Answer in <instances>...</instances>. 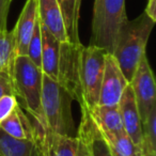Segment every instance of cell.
I'll use <instances>...</instances> for the list:
<instances>
[{
	"mask_svg": "<svg viewBox=\"0 0 156 156\" xmlns=\"http://www.w3.org/2000/svg\"><path fill=\"white\" fill-rule=\"evenodd\" d=\"M11 77L18 106L33 119L37 132L43 142L45 127L42 109L43 72L27 56H17L14 59Z\"/></svg>",
	"mask_w": 156,
	"mask_h": 156,
	"instance_id": "obj_1",
	"label": "cell"
},
{
	"mask_svg": "<svg viewBox=\"0 0 156 156\" xmlns=\"http://www.w3.org/2000/svg\"><path fill=\"white\" fill-rule=\"evenodd\" d=\"M155 23L145 13L133 20H127L118 37L115 51L111 55L117 60L123 75L129 83L141 59Z\"/></svg>",
	"mask_w": 156,
	"mask_h": 156,
	"instance_id": "obj_2",
	"label": "cell"
},
{
	"mask_svg": "<svg viewBox=\"0 0 156 156\" xmlns=\"http://www.w3.org/2000/svg\"><path fill=\"white\" fill-rule=\"evenodd\" d=\"M72 98L57 81L43 74L42 109L44 115L43 147L52 135L73 136L75 132L72 115Z\"/></svg>",
	"mask_w": 156,
	"mask_h": 156,
	"instance_id": "obj_3",
	"label": "cell"
},
{
	"mask_svg": "<svg viewBox=\"0 0 156 156\" xmlns=\"http://www.w3.org/2000/svg\"><path fill=\"white\" fill-rule=\"evenodd\" d=\"M128 20L125 0H94L92 34L89 45L115 51L122 27Z\"/></svg>",
	"mask_w": 156,
	"mask_h": 156,
	"instance_id": "obj_4",
	"label": "cell"
},
{
	"mask_svg": "<svg viewBox=\"0 0 156 156\" xmlns=\"http://www.w3.org/2000/svg\"><path fill=\"white\" fill-rule=\"evenodd\" d=\"M108 52L93 45L83 46L80 59L81 108L91 110L98 104L100 90Z\"/></svg>",
	"mask_w": 156,
	"mask_h": 156,
	"instance_id": "obj_5",
	"label": "cell"
},
{
	"mask_svg": "<svg viewBox=\"0 0 156 156\" xmlns=\"http://www.w3.org/2000/svg\"><path fill=\"white\" fill-rule=\"evenodd\" d=\"M83 45L81 43L61 42L58 62L57 83L71 95L72 100L81 105L80 59Z\"/></svg>",
	"mask_w": 156,
	"mask_h": 156,
	"instance_id": "obj_6",
	"label": "cell"
},
{
	"mask_svg": "<svg viewBox=\"0 0 156 156\" xmlns=\"http://www.w3.org/2000/svg\"><path fill=\"white\" fill-rule=\"evenodd\" d=\"M136 101L141 122L147 119L151 110L156 107V86L147 55L143 56L129 81Z\"/></svg>",
	"mask_w": 156,
	"mask_h": 156,
	"instance_id": "obj_7",
	"label": "cell"
},
{
	"mask_svg": "<svg viewBox=\"0 0 156 156\" xmlns=\"http://www.w3.org/2000/svg\"><path fill=\"white\" fill-rule=\"evenodd\" d=\"M128 83L113 55L107 54L98 105L118 106Z\"/></svg>",
	"mask_w": 156,
	"mask_h": 156,
	"instance_id": "obj_8",
	"label": "cell"
},
{
	"mask_svg": "<svg viewBox=\"0 0 156 156\" xmlns=\"http://www.w3.org/2000/svg\"><path fill=\"white\" fill-rule=\"evenodd\" d=\"M118 106L121 113L124 132L140 149L142 143V122H141L134 93L129 83L124 90Z\"/></svg>",
	"mask_w": 156,
	"mask_h": 156,
	"instance_id": "obj_9",
	"label": "cell"
},
{
	"mask_svg": "<svg viewBox=\"0 0 156 156\" xmlns=\"http://www.w3.org/2000/svg\"><path fill=\"white\" fill-rule=\"evenodd\" d=\"M37 20V0H26L22 13L13 29L15 37V57L27 56L29 42Z\"/></svg>",
	"mask_w": 156,
	"mask_h": 156,
	"instance_id": "obj_10",
	"label": "cell"
},
{
	"mask_svg": "<svg viewBox=\"0 0 156 156\" xmlns=\"http://www.w3.org/2000/svg\"><path fill=\"white\" fill-rule=\"evenodd\" d=\"M81 122L77 137L83 140L91 156H115L107 143L106 139L100 132L98 127L92 120L89 111L81 108Z\"/></svg>",
	"mask_w": 156,
	"mask_h": 156,
	"instance_id": "obj_11",
	"label": "cell"
},
{
	"mask_svg": "<svg viewBox=\"0 0 156 156\" xmlns=\"http://www.w3.org/2000/svg\"><path fill=\"white\" fill-rule=\"evenodd\" d=\"M37 13L42 25L60 42H67L66 29L57 0H37Z\"/></svg>",
	"mask_w": 156,
	"mask_h": 156,
	"instance_id": "obj_12",
	"label": "cell"
},
{
	"mask_svg": "<svg viewBox=\"0 0 156 156\" xmlns=\"http://www.w3.org/2000/svg\"><path fill=\"white\" fill-rule=\"evenodd\" d=\"M0 154L2 156H45L39 134L27 140H17L0 129Z\"/></svg>",
	"mask_w": 156,
	"mask_h": 156,
	"instance_id": "obj_13",
	"label": "cell"
},
{
	"mask_svg": "<svg viewBox=\"0 0 156 156\" xmlns=\"http://www.w3.org/2000/svg\"><path fill=\"white\" fill-rule=\"evenodd\" d=\"M42 34V55L41 69L44 75L57 81L58 76V62L61 42L55 37L44 25L41 24Z\"/></svg>",
	"mask_w": 156,
	"mask_h": 156,
	"instance_id": "obj_14",
	"label": "cell"
},
{
	"mask_svg": "<svg viewBox=\"0 0 156 156\" xmlns=\"http://www.w3.org/2000/svg\"><path fill=\"white\" fill-rule=\"evenodd\" d=\"M0 129L17 140H27L37 135V128L31 125L27 115L18 105L13 112L0 123Z\"/></svg>",
	"mask_w": 156,
	"mask_h": 156,
	"instance_id": "obj_15",
	"label": "cell"
},
{
	"mask_svg": "<svg viewBox=\"0 0 156 156\" xmlns=\"http://www.w3.org/2000/svg\"><path fill=\"white\" fill-rule=\"evenodd\" d=\"M88 111L102 134H117L124 130L119 106L96 105Z\"/></svg>",
	"mask_w": 156,
	"mask_h": 156,
	"instance_id": "obj_16",
	"label": "cell"
},
{
	"mask_svg": "<svg viewBox=\"0 0 156 156\" xmlns=\"http://www.w3.org/2000/svg\"><path fill=\"white\" fill-rule=\"evenodd\" d=\"M57 1L62 13L69 41L71 43H81L78 31L81 0H57Z\"/></svg>",
	"mask_w": 156,
	"mask_h": 156,
	"instance_id": "obj_17",
	"label": "cell"
},
{
	"mask_svg": "<svg viewBox=\"0 0 156 156\" xmlns=\"http://www.w3.org/2000/svg\"><path fill=\"white\" fill-rule=\"evenodd\" d=\"M78 138L76 136L52 135L44 143L45 156H76Z\"/></svg>",
	"mask_w": 156,
	"mask_h": 156,
	"instance_id": "obj_18",
	"label": "cell"
},
{
	"mask_svg": "<svg viewBox=\"0 0 156 156\" xmlns=\"http://www.w3.org/2000/svg\"><path fill=\"white\" fill-rule=\"evenodd\" d=\"M101 132V130H100ZM115 156H137L141 151L125 132L117 134H102Z\"/></svg>",
	"mask_w": 156,
	"mask_h": 156,
	"instance_id": "obj_19",
	"label": "cell"
},
{
	"mask_svg": "<svg viewBox=\"0 0 156 156\" xmlns=\"http://www.w3.org/2000/svg\"><path fill=\"white\" fill-rule=\"evenodd\" d=\"M15 59V37L13 30H0V72L11 73Z\"/></svg>",
	"mask_w": 156,
	"mask_h": 156,
	"instance_id": "obj_20",
	"label": "cell"
},
{
	"mask_svg": "<svg viewBox=\"0 0 156 156\" xmlns=\"http://www.w3.org/2000/svg\"><path fill=\"white\" fill-rule=\"evenodd\" d=\"M141 154L144 156H156V107L150 112L142 123V143Z\"/></svg>",
	"mask_w": 156,
	"mask_h": 156,
	"instance_id": "obj_21",
	"label": "cell"
},
{
	"mask_svg": "<svg viewBox=\"0 0 156 156\" xmlns=\"http://www.w3.org/2000/svg\"><path fill=\"white\" fill-rule=\"evenodd\" d=\"M41 55H42V34H41V22L40 18L35 24L32 37L29 42L27 57L31 60L33 64L41 69Z\"/></svg>",
	"mask_w": 156,
	"mask_h": 156,
	"instance_id": "obj_22",
	"label": "cell"
},
{
	"mask_svg": "<svg viewBox=\"0 0 156 156\" xmlns=\"http://www.w3.org/2000/svg\"><path fill=\"white\" fill-rule=\"evenodd\" d=\"M18 105L14 95H5L0 98V123L5 120Z\"/></svg>",
	"mask_w": 156,
	"mask_h": 156,
	"instance_id": "obj_23",
	"label": "cell"
},
{
	"mask_svg": "<svg viewBox=\"0 0 156 156\" xmlns=\"http://www.w3.org/2000/svg\"><path fill=\"white\" fill-rule=\"evenodd\" d=\"M5 95H14L11 73L8 71L0 72V98Z\"/></svg>",
	"mask_w": 156,
	"mask_h": 156,
	"instance_id": "obj_24",
	"label": "cell"
},
{
	"mask_svg": "<svg viewBox=\"0 0 156 156\" xmlns=\"http://www.w3.org/2000/svg\"><path fill=\"white\" fill-rule=\"evenodd\" d=\"M12 0H0V30L7 29V18Z\"/></svg>",
	"mask_w": 156,
	"mask_h": 156,
	"instance_id": "obj_25",
	"label": "cell"
},
{
	"mask_svg": "<svg viewBox=\"0 0 156 156\" xmlns=\"http://www.w3.org/2000/svg\"><path fill=\"white\" fill-rule=\"evenodd\" d=\"M143 13H145L154 23H156V0H147Z\"/></svg>",
	"mask_w": 156,
	"mask_h": 156,
	"instance_id": "obj_26",
	"label": "cell"
},
{
	"mask_svg": "<svg viewBox=\"0 0 156 156\" xmlns=\"http://www.w3.org/2000/svg\"><path fill=\"white\" fill-rule=\"evenodd\" d=\"M76 156H91L87 145H86V143L83 142V140L80 138H78V147H77V153H76Z\"/></svg>",
	"mask_w": 156,
	"mask_h": 156,
	"instance_id": "obj_27",
	"label": "cell"
},
{
	"mask_svg": "<svg viewBox=\"0 0 156 156\" xmlns=\"http://www.w3.org/2000/svg\"><path fill=\"white\" fill-rule=\"evenodd\" d=\"M113 154V153H112ZM137 156H144V155H143V154H139V155H137Z\"/></svg>",
	"mask_w": 156,
	"mask_h": 156,
	"instance_id": "obj_28",
	"label": "cell"
},
{
	"mask_svg": "<svg viewBox=\"0 0 156 156\" xmlns=\"http://www.w3.org/2000/svg\"><path fill=\"white\" fill-rule=\"evenodd\" d=\"M0 156H2V155H1V154H0Z\"/></svg>",
	"mask_w": 156,
	"mask_h": 156,
	"instance_id": "obj_29",
	"label": "cell"
}]
</instances>
